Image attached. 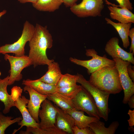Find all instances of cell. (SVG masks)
<instances>
[{
  "label": "cell",
  "mask_w": 134,
  "mask_h": 134,
  "mask_svg": "<svg viewBox=\"0 0 134 134\" xmlns=\"http://www.w3.org/2000/svg\"><path fill=\"white\" fill-rule=\"evenodd\" d=\"M9 77V76L8 75L3 79L0 78V101L3 102L4 105V108L2 111L4 114L9 113L10 108L12 107L15 106L14 102L7 91Z\"/></svg>",
  "instance_id": "cell-17"
},
{
  "label": "cell",
  "mask_w": 134,
  "mask_h": 134,
  "mask_svg": "<svg viewBox=\"0 0 134 134\" xmlns=\"http://www.w3.org/2000/svg\"><path fill=\"white\" fill-rule=\"evenodd\" d=\"M48 66L47 71L38 79L46 83L56 86L62 75L59 65L58 63L54 61L50 63Z\"/></svg>",
  "instance_id": "cell-16"
},
{
  "label": "cell",
  "mask_w": 134,
  "mask_h": 134,
  "mask_svg": "<svg viewBox=\"0 0 134 134\" xmlns=\"http://www.w3.org/2000/svg\"></svg>",
  "instance_id": "cell-38"
},
{
  "label": "cell",
  "mask_w": 134,
  "mask_h": 134,
  "mask_svg": "<svg viewBox=\"0 0 134 134\" xmlns=\"http://www.w3.org/2000/svg\"><path fill=\"white\" fill-rule=\"evenodd\" d=\"M73 119L75 125L79 128L89 127V124L100 119L93 117L85 115L84 112L74 109L66 112Z\"/></svg>",
  "instance_id": "cell-20"
},
{
  "label": "cell",
  "mask_w": 134,
  "mask_h": 134,
  "mask_svg": "<svg viewBox=\"0 0 134 134\" xmlns=\"http://www.w3.org/2000/svg\"><path fill=\"white\" fill-rule=\"evenodd\" d=\"M118 3L119 5H116L112 4L107 0L106 1V3L108 4L112 5L117 7H119L120 8H125L132 11L133 8L132 3L130 0H115Z\"/></svg>",
  "instance_id": "cell-28"
},
{
  "label": "cell",
  "mask_w": 134,
  "mask_h": 134,
  "mask_svg": "<svg viewBox=\"0 0 134 134\" xmlns=\"http://www.w3.org/2000/svg\"><path fill=\"white\" fill-rule=\"evenodd\" d=\"M4 58L8 60L10 66V75L9 77L8 85L13 84L16 81L20 80L22 78L21 73L25 68L32 65L31 60L28 56L25 55L17 57L10 56L7 54H4Z\"/></svg>",
  "instance_id": "cell-8"
},
{
  "label": "cell",
  "mask_w": 134,
  "mask_h": 134,
  "mask_svg": "<svg viewBox=\"0 0 134 134\" xmlns=\"http://www.w3.org/2000/svg\"><path fill=\"white\" fill-rule=\"evenodd\" d=\"M118 70L120 80L124 96L123 100L124 104L127 103L130 97L134 94V82L132 80L127 73V67L129 62L117 58L113 59Z\"/></svg>",
  "instance_id": "cell-9"
},
{
  "label": "cell",
  "mask_w": 134,
  "mask_h": 134,
  "mask_svg": "<svg viewBox=\"0 0 134 134\" xmlns=\"http://www.w3.org/2000/svg\"><path fill=\"white\" fill-rule=\"evenodd\" d=\"M29 100L26 98L24 96H22L14 102L15 106L18 109L21 113L22 119L20 122H18V125L20 126V127L17 130H14L12 134L15 133L24 126L36 129L39 128V123L36 122L33 118L26 107Z\"/></svg>",
  "instance_id": "cell-11"
},
{
  "label": "cell",
  "mask_w": 134,
  "mask_h": 134,
  "mask_svg": "<svg viewBox=\"0 0 134 134\" xmlns=\"http://www.w3.org/2000/svg\"><path fill=\"white\" fill-rule=\"evenodd\" d=\"M86 56L92 57L91 59L81 60L71 57L69 60L71 62L86 68L89 74L104 67L115 65V63L113 60L98 55L97 52L94 49H86Z\"/></svg>",
  "instance_id": "cell-5"
},
{
  "label": "cell",
  "mask_w": 134,
  "mask_h": 134,
  "mask_svg": "<svg viewBox=\"0 0 134 134\" xmlns=\"http://www.w3.org/2000/svg\"><path fill=\"white\" fill-rule=\"evenodd\" d=\"M35 27L33 34L29 41L30 50L28 56L34 67L38 65H48L54 61L49 59L46 54L47 50L53 45L52 35L46 26L36 24Z\"/></svg>",
  "instance_id": "cell-1"
},
{
  "label": "cell",
  "mask_w": 134,
  "mask_h": 134,
  "mask_svg": "<svg viewBox=\"0 0 134 134\" xmlns=\"http://www.w3.org/2000/svg\"><path fill=\"white\" fill-rule=\"evenodd\" d=\"M78 0H63V3L67 7H70L76 3Z\"/></svg>",
  "instance_id": "cell-34"
},
{
  "label": "cell",
  "mask_w": 134,
  "mask_h": 134,
  "mask_svg": "<svg viewBox=\"0 0 134 134\" xmlns=\"http://www.w3.org/2000/svg\"><path fill=\"white\" fill-rule=\"evenodd\" d=\"M118 38L114 37L107 42L105 47V52L113 59L119 58L123 60L134 64V54L128 52L121 48L119 44Z\"/></svg>",
  "instance_id": "cell-12"
},
{
  "label": "cell",
  "mask_w": 134,
  "mask_h": 134,
  "mask_svg": "<svg viewBox=\"0 0 134 134\" xmlns=\"http://www.w3.org/2000/svg\"><path fill=\"white\" fill-rule=\"evenodd\" d=\"M108 6L111 18L123 23H134V14L125 8H118L114 5Z\"/></svg>",
  "instance_id": "cell-15"
},
{
  "label": "cell",
  "mask_w": 134,
  "mask_h": 134,
  "mask_svg": "<svg viewBox=\"0 0 134 134\" xmlns=\"http://www.w3.org/2000/svg\"><path fill=\"white\" fill-rule=\"evenodd\" d=\"M127 103L131 109H134V95H132L129 99Z\"/></svg>",
  "instance_id": "cell-35"
},
{
  "label": "cell",
  "mask_w": 134,
  "mask_h": 134,
  "mask_svg": "<svg viewBox=\"0 0 134 134\" xmlns=\"http://www.w3.org/2000/svg\"><path fill=\"white\" fill-rule=\"evenodd\" d=\"M72 100L76 109L85 112L91 116L99 119L101 118L93 98L82 86L81 89Z\"/></svg>",
  "instance_id": "cell-7"
},
{
  "label": "cell",
  "mask_w": 134,
  "mask_h": 134,
  "mask_svg": "<svg viewBox=\"0 0 134 134\" xmlns=\"http://www.w3.org/2000/svg\"><path fill=\"white\" fill-rule=\"evenodd\" d=\"M81 85L76 84L74 85L68 87H56V92L65 97L72 100L81 89Z\"/></svg>",
  "instance_id": "cell-25"
},
{
  "label": "cell",
  "mask_w": 134,
  "mask_h": 134,
  "mask_svg": "<svg viewBox=\"0 0 134 134\" xmlns=\"http://www.w3.org/2000/svg\"><path fill=\"white\" fill-rule=\"evenodd\" d=\"M24 91H27L30 96V99L26 107L31 115L37 122L39 123L38 112L42 102L47 99V95L38 93L30 87L25 86Z\"/></svg>",
  "instance_id": "cell-13"
},
{
  "label": "cell",
  "mask_w": 134,
  "mask_h": 134,
  "mask_svg": "<svg viewBox=\"0 0 134 134\" xmlns=\"http://www.w3.org/2000/svg\"><path fill=\"white\" fill-rule=\"evenodd\" d=\"M134 66H132L131 63L129 62L127 67V73L132 80L134 81Z\"/></svg>",
  "instance_id": "cell-32"
},
{
  "label": "cell",
  "mask_w": 134,
  "mask_h": 134,
  "mask_svg": "<svg viewBox=\"0 0 134 134\" xmlns=\"http://www.w3.org/2000/svg\"><path fill=\"white\" fill-rule=\"evenodd\" d=\"M78 78L77 74L72 75L68 73L62 74L56 85V87H66L76 85Z\"/></svg>",
  "instance_id": "cell-27"
},
{
  "label": "cell",
  "mask_w": 134,
  "mask_h": 134,
  "mask_svg": "<svg viewBox=\"0 0 134 134\" xmlns=\"http://www.w3.org/2000/svg\"><path fill=\"white\" fill-rule=\"evenodd\" d=\"M129 36L131 40V44L129 48L130 52H132L134 54V28H132L130 30Z\"/></svg>",
  "instance_id": "cell-31"
},
{
  "label": "cell",
  "mask_w": 134,
  "mask_h": 134,
  "mask_svg": "<svg viewBox=\"0 0 134 134\" xmlns=\"http://www.w3.org/2000/svg\"><path fill=\"white\" fill-rule=\"evenodd\" d=\"M119 126V122L116 121L112 122L108 127L106 128L104 123L99 119L90 123L89 127L94 134H114Z\"/></svg>",
  "instance_id": "cell-22"
},
{
  "label": "cell",
  "mask_w": 134,
  "mask_h": 134,
  "mask_svg": "<svg viewBox=\"0 0 134 134\" xmlns=\"http://www.w3.org/2000/svg\"></svg>",
  "instance_id": "cell-39"
},
{
  "label": "cell",
  "mask_w": 134,
  "mask_h": 134,
  "mask_svg": "<svg viewBox=\"0 0 134 134\" xmlns=\"http://www.w3.org/2000/svg\"><path fill=\"white\" fill-rule=\"evenodd\" d=\"M105 19L107 24L112 25L115 29L122 40L123 47L127 48L130 45L129 34L132 23H116L106 17Z\"/></svg>",
  "instance_id": "cell-18"
},
{
  "label": "cell",
  "mask_w": 134,
  "mask_h": 134,
  "mask_svg": "<svg viewBox=\"0 0 134 134\" xmlns=\"http://www.w3.org/2000/svg\"><path fill=\"white\" fill-rule=\"evenodd\" d=\"M57 112L55 125L67 134H73L72 128L75 125L74 120L68 113L54 105Z\"/></svg>",
  "instance_id": "cell-14"
},
{
  "label": "cell",
  "mask_w": 134,
  "mask_h": 134,
  "mask_svg": "<svg viewBox=\"0 0 134 134\" xmlns=\"http://www.w3.org/2000/svg\"><path fill=\"white\" fill-rule=\"evenodd\" d=\"M39 0H18V1L22 3H24L27 2H31L32 4L37 2Z\"/></svg>",
  "instance_id": "cell-36"
},
{
  "label": "cell",
  "mask_w": 134,
  "mask_h": 134,
  "mask_svg": "<svg viewBox=\"0 0 134 134\" xmlns=\"http://www.w3.org/2000/svg\"><path fill=\"white\" fill-rule=\"evenodd\" d=\"M7 11L6 10H4L0 12V18L4 15L5 14L6 12Z\"/></svg>",
  "instance_id": "cell-37"
},
{
  "label": "cell",
  "mask_w": 134,
  "mask_h": 134,
  "mask_svg": "<svg viewBox=\"0 0 134 134\" xmlns=\"http://www.w3.org/2000/svg\"><path fill=\"white\" fill-rule=\"evenodd\" d=\"M47 95V99L53 102L56 105L65 112L75 109L71 100L65 97L57 92Z\"/></svg>",
  "instance_id": "cell-21"
},
{
  "label": "cell",
  "mask_w": 134,
  "mask_h": 134,
  "mask_svg": "<svg viewBox=\"0 0 134 134\" xmlns=\"http://www.w3.org/2000/svg\"><path fill=\"white\" fill-rule=\"evenodd\" d=\"M11 116H5L0 112V134H4L6 129L10 126L16 122H20L22 119L21 117H18L13 119Z\"/></svg>",
  "instance_id": "cell-26"
},
{
  "label": "cell",
  "mask_w": 134,
  "mask_h": 134,
  "mask_svg": "<svg viewBox=\"0 0 134 134\" xmlns=\"http://www.w3.org/2000/svg\"><path fill=\"white\" fill-rule=\"evenodd\" d=\"M77 83L86 89L92 96L97 107L101 118L107 121L109 109L108 100L110 94L101 90L91 84L82 75L77 73Z\"/></svg>",
  "instance_id": "cell-3"
},
{
  "label": "cell",
  "mask_w": 134,
  "mask_h": 134,
  "mask_svg": "<svg viewBox=\"0 0 134 134\" xmlns=\"http://www.w3.org/2000/svg\"><path fill=\"white\" fill-rule=\"evenodd\" d=\"M41 106V109L38 112V117L41 119L39 128L44 129L55 126L57 111L55 105L46 99L42 102Z\"/></svg>",
  "instance_id": "cell-10"
},
{
  "label": "cell",
  "mask_w": 134,
  "mask_h": 134,
  "mask_svg": "<svg viewBox=\"0 0 134 134\" xmlns=\"http://www.w3.org/2000/svg\"><path fill=\"white\" fill-rule=\"evenodd\" d=\"M128 114L130 117L129 119L128 120L129 126L130 127H133L134 126V110H129Z\"/></svg>",
  "instance_id": "cell-33"
},
{
  "label": "cell",
  "mask_w": 134,
  "mask_h": 134,
  "mask_svg": "<svg viewBox=\"0 0 134 134\" xmlns=\"http://www.w3.org/2000/svg\"><path fill=\"white\" fill-rule=\"evenodd\" d=\"M22 84L28 86L39 93L43 95L52 94L56 92V86L39 80L38 79L32 80L30 79L24 80Z\"/></svg>",
  "instance_id": "cell-19"
},
{
  "label": "cell",
  "mask_w": 134,
  "mask_h": 134,
  "mask_svg": "<svg viewBox=\"0 0 134 134\" xmlns=\"http://www.w3.org/2000/svg\"><path fill=\"white\" fill-rule=\"evenodd\" d=\"M104 5L103 0H82L70 7L71 11L77 17L85 18L101 16Z\"/></svg>",
  "instance_id": "cell-6"
},
{
  "label": "cell",
  "mask_w": 134,
  "mask_h": 134,
  "mask_svg": "<svg viewBox=\"0 0 134 134\" xmlns=\"http://www.w3.org/2000/svg\"><path fill=\"white\" fill-rule=\"evenodd\" d=\"M89 81L96 88L110 94H118L123 90L115 65L105 66L92 73Z\"/></svg>",
  "instance_id": "cell-2"
},
{
  "label": "cell",
  "mask_w": 134,
  "mask_h": 134,
  "mask_svg": "<svg viewBox=\"0 0 134 134\" xmlns=\"http://www.w3.org/2000/svg\"><path fill=\"white\" fill-rule=\"evenodd\" d=\"M20 133L22 134H67L66 132L60 130L55 126L46 129L34 128L27 127L25 131H21Z\"/></svg>",
  "instance_id": "cell-24"
},
{
  "label": "cell",
  "mask_w": 134,
  "mask_h": 134,
  "mask_svg": "<svg viewBox=\"0 0 134 134\" xmlns=\"http://www.w3.org/2000/svg\"><path fill=\"white\" fill-rule=\"evenodd\" d=\"M72 129L73 134H94L93 132L89 127L79 128L75 125Z\"/></svg>",
  "instance_id": "cell-30"
},
{
  "label": "cell",
  "mask_w": 134,
  "mask_h": 134,
  "mask_svg": "<svg viewBox=\"0 0 134 134\" xmlns=\"http://www.w3.org/2000/svg\"><path fill=\"white\" fill-rule=\"evenodd\" d=\"M23 89L20 87L17 86L13 87L11 89V98L14 102L16 101L21 97Z\"/></svg>",
  "instance_id": "cell-29"
},
{
  "label": "cell",
  "mask_w": 134,
  "mask_h": 134,
  "mask_svg": "<svg viewBox=\"0 0 134 134\" xmlns=\"http://www.w3.org/2000/svg\"><path fill=\"white\" fill-rule=\"evenodd\" d=\"M63 3V0H39L32 5L40 11L53 12L58 9Z\"/></svg>",
  "instance_id": "cell-23"
},
{
  "label": "cell",
  "mask_w": 134,
  "mask_h": 134,
  "mask_svg": "<svg viewBox=\"0 0 134 134\" xmlns=\"http://www.w3.org/2000/svg\"><path fill=\"white\" fill-rule=\"evenodd\" d=\"M35 27L26 21L24 24L21 35L18 40L13 44H6L0 47V54H5L12 53L15 56L20 57L25 55V47L26 43L31 40Z\"/></svg>",
  "instance_id": "cell-4"
}]
</instances>
